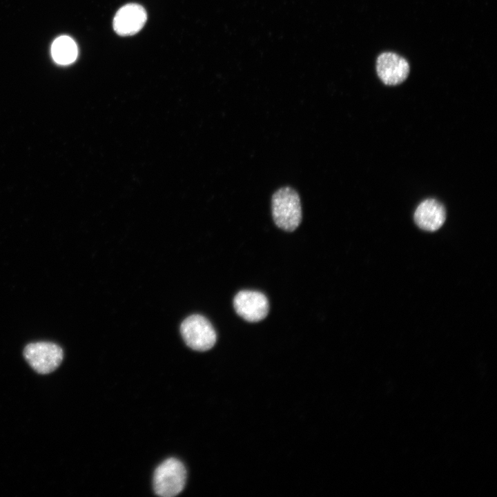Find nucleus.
Wrapping results in <instances>:
<instances>
[{
  "instance_id": "f257e3e1",
  "label": "nucleus",
  "mask_w": 497,
  "mask_h": 497,
  "mask_svg": "<svg viewBox=\"0 0 497 497\" xmlns=\"http://www.w3.org/2000/svg\"><path fill=\"white\" fill-rule=\"evenodd\" d=\"M272 215L280 228L294 231L302 221V207L298 193L289 186L278 189L272 196Z\"/></svg>"
},
{
  "instance_id": "f03ea898",
  "label": "nucleus",
  "mask_w": 497,
  "mask_h": 497,
  "mask_svg": "<svg viewBox=\"0 0 497 497\" xmlns=\"http://www.w3.org/2000/svg\"><path fill=\"white\" fill-rule=\"evenodd\" d=\"M186 480V470L183 463L176 458H168L155 471L154 491L159 496H175L183 490Z\"/></svg>"
},
{
  "instance_id": "7ed1b4c3",
  "label": "nucleus",
  "mask_w": 497,
  "mask_h": 497,
  "mask_svg": "<svg viewBox=\"0 0 497 497\" xmlns=\"http://www.w3.org/2000/svg\"><path fill=\"white\" fill-rule=\"evenodd\" d=\"M23 357L37 373L48 374L61 364L64 351L61 347L55 343L36 342L26 346Z\"/></svg>"
},
{
  "instance_id": "20e7f679",
  "label": "nucleus",
  "mask_w": 497,
  "mask_h": 497,
  "mask_svg": "<svg viewBox=\"0 0 497 497\" xmlns=\"http://www.w3.org/2000/svg\"><path fill=\"white\" fill-rule=\"evenodd\" d=\"M181 333L186 344L191 349L205 351L215 344L217 335L211 323L204 316L193 315L181 324Z\"/></svg>"
},
{
  "instance_id": "39448f33",
  "label": "nucleus",
  "mask_w": 497,
  "mask_h": 497,
  "mask_svg": "<svg viewBox=\"0 0 497 497\" xmlns=\"http://www.w3.org/2000/svg\"><path fill=\"white\" fill-rule=\"evenodd\" d=\"M236 313L245 320L259 322L265 318L269 311L267 298L262 293L255 291H239L233 299Z\"/></svg>"
},
{
  "instance_id": "423d86ee",
  "label": "nucleus",
  "mask_w": 497,
  "mask_h": 497,
  "mask_svg": "<svg viewBox=\"0 0 497 497\" xmlns=\"http://www.w3.org/2000/svg\"><path fill=\"white\" fill-rule=\"evenodd\" d=\"M376 72L384 84L396 86L407 79L409 72V65L400 55L392 52H384L377 58Z\"/></svg>"
},
{
  "instance_id": "0eeeda50",
  "label": "nucleus",
  "mask_w": 497,
  "mask_h": 497,
  "mask_svg": "<svg viewBox=\"0 0 497 497\" xmlns=\"http://www.w3.org/2000/svg\"><path fill=\"white\" fill-rule=\"evenodd\" d=\"M146 19V10L142 6L126 4L117 12L113 19V28L120 36H130L143 28Z\"/></svg>"
},
{
  "instance_id": "6e6552de",
  "label": "nucleus",
  "mask_w": 497,
  "mask_h": 497,
  "mask_svg": "<svg viewBox=\"0 0 497 497\" xmlns=\"http://www.w3.org/2000/svg\"><path fill=\"white\" fill-rule=\"evenodd\" d=\"M445 219V207L434 199L423 200L414 213V221L417 226L427 231H435L440 228Z\"/></svg>"
},
{
  "instance_id": "1a4fd4ad",
  "label": "nucleus",
  "mask_w": 497,
  "mask_h": 497,
  "mask_svg": "<svg viewBox=\"0 0 497 497\" xmlns=\"http://www.w3.org/2000/svg\"><path fill=\"white\" fill-rule=\"evenodd\" d=\"M53 59L59 64L67 65L75 61L77 57V46L72 39L61 36L56 39L51 48Z\"/></svg>"
}]
</instances>
